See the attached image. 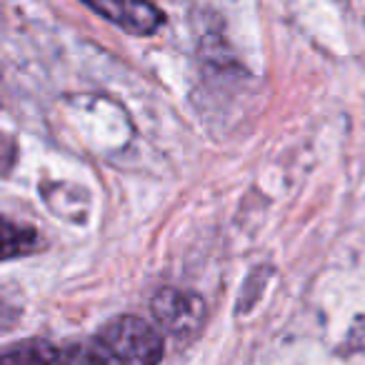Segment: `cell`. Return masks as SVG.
I'll use <instances>...</instances> for the list:
<instances>
[{
    "mask_svg": "<svg viewBox=\"0 0 365 365\" xmlns=\"http://www.w3.org/2000/svg\"><path fill=\"white\" fill-rule=\"evenodd\" d=\"M108 23L133 36H150L163 26L165 16L150 0H83Z\"/></svg>",
    "mask_w": 365,
    "mask_h": 365,
    "instance_id": "3",
    "label": "cell"
},
{
    "mask_svg": "<svg viewBox=\"0 0 365 365\" xmlns=\"http://www.w3.org/2000/svg\"><path fill=\"white\" fill-rule=\"evenodd\" d=\"M153 315H155L158 328L175 338H188L200 328L205 318V303L200 295L188 293L178 288H163L153 298Z\"/></svg>",
    "mask_w": 365,
    "mask_h": 365,
    "instance_id": "2",
    "label": "cell"
},
{
    "mask_svg": "<svg viewBox=\"0 0 365 365\" xmlns=\"http://www.w3.org/2000/svg\"><path fill=\"white\" fill-rule=\"evenodd\" d=\"M43 248V238L36 228L18 225L8 218H0V263L11 258H23Z\"/></svg>",
    "mask_w": 365,
    "mask_h": 365,
    "instance_id": "4",
    "label": "cell"
},
{
    "mask_svg": "<svg viewBox=\"0 0 365 365\" xmlns=\"http://www.w3.org/2000/svg\"><path fill=\"white\" fill-rule=\"evenodd\" d=\"M0 365H63V350L46 340H26L3 350Z\"/></svg>",
    "mask_w": 365,
    "mask_h": 365,
    "instance_id": "5",
    "label": "cell"
},
{
    "mask_svg": "<svg viewBox=\"0 0 365 365\" xmlns=\"http://www.w3.org/2000/svg\"><path fill=\"white\" fill-rule=\"evenodd\" d=\"M163 338L153 323L135 315H123L96 335L63 350V365H158Z\"/></svg>",
    "mask_w": 365,
    "mask_h": 365,
    "instance_id": "1",
    "label": "cell"
}]
</instances>
